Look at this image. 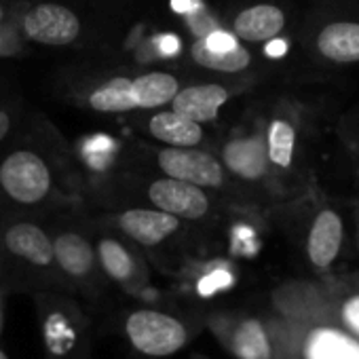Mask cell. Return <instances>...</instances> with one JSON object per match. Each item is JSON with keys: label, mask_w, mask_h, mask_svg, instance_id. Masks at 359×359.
Listing matches in <instances>:
<instances>
[{"label": "cell", "mask_w": 359, "mask_h": 359, "mask_svg": "<svg viewBox=\"0 0 359 359\" xmlns=\"http://www.w3.org/2000/svg\"><path fill=\"white\" fill-rule=\"evenodd\" d=\"M116 229L144 248H156L180 231V218L156 208H135L116 216Z\"/></svg>", "instance_id": "5bb4252c"}, {"label": "cell", "mask_w": 359, "mask_h": 359, "mask_svg": "<svg viewBox=\"0 0 359 359\" xmlns=\"http://www.w3.org/2000/svg\"><path fill=\"white\" fill-rule=\"evenodd\" d=\"M222 158L226 169L243 180H260L269 171L266 144L262 135L231 140L222 150Z\"/></svg>", "instance_id": "2e32d148"}, {"label": "cell", "mask_w": 359, "mask_h": 359, "mask_svg": "<svg viewBox=\"0 0 359 359\" xmlns=\"http://www.w3.org/2000/svg\"><path fill=\"white\" fill-rule=\"evenodd\" d=\"M148 199L156 210H163L180 220H201L210 214V197L205 191L184 180H154L148 187Z\"/></svg>", "instance_id": "30bf717a"}, {"label": "cell", "mask_w": 359, "mask_h": 359, "mask_svg": "<svg viewBox=\"0 0 359 359\" xmlns=\"http://www.w3.org/2000/svg\"><path fill=\"white\" fill-rule=\"evenodd\" d=\"M95 256L102 273L110 281L121 285L131 296L140 298L144 294V290L148 287V273L129 248H125L116 239L102 237L95 245Z\"/></svg>", "instance_id": "7c38bea8"}, {"label": "cell", "mask_w": 359, "mask_h": 359, "mask_svg": "<svg viewBox=\"0 0 359 359\" xmlns=\"http://www.w3.org/2000/svg\"><path fill=\"white\" fill-rule=\"evenodd\" d=\"M0 359H9V357H7V353H5L3 348H0Z\"/></svg>", "instance_id": "4dcf8cb0"}, {"label": "cell", "mask_w": 359, "mask_h": 359, "mask_svg": "<svg viewBox=\"0 0 359 359\" xmlns=\"http://www.w3.org/2000/svg\"><path fill=\"white\" fill-rule=\"evenodd\" d=\"M89 106L97 112H127L137 108L131 93V79H112L89 95Z\"/></svg>", "instance_id": "603a6c76"}, {"label": "cell", "mask_w": 359, "mask_h": 359, "mask_svg": "<svg viewBox=\"0 0 359 359\" xmlns=\"http://www.w3.org/2000/svg\"><path fill=\"white\" fill-rule=\"evenodd\" d=\"M180 91L177 79L167 72H148L131 81V93L137 108H161Z\"/></svg>", "instance_id": "ffe728a7"}, {"label": "cell", "mask_w": 359, "mask_h": 359, "mask_svg": "<svg viewBox=\"0 0 359 359\" xmlns=\"http://www.w3.org/2000/svg\"><path fill=\"white\" fill-rule=\"evenodd\" d=\"M317 51L336 64L359 62V24L334 22L327 24L317 36Z\"/></svg>", "instance_id": "ac0fdd59"}, {"label": "cell", "mask_w": 359, "mask_h": 359, "mask_svg": "<svg viewBox=\"0 0 359 359\" xmlns=\"http://www.w3.org/2000/svg\"><path fill=\"white\" fill-rule=\"evenodd\" d=\"M226 102H229L226 87L216 83H205L177 91L171 100V110L201 125L214 121Z\"/></svg>", "instance_id": "9a60e30c"}, {"label": "cell", "mask_w": 359, "mask_h": 359, "mask_svg": "<svg viewBox=\"0 0 359 359\" xmlns=\"http://www.w3.org/2000/svg\"><path fill=\"white\" fill-rule=\"evenodd\" d=\"M24 32L30 41L49 45V47H64L79 39L81 34V20L74 11L57 3H43L36 5L24 18Z\"/></svg>", "instance_id": "8fae6325"}, {"label": "cell", "mask_w": 359, "mask_h": 359, "mask_svg": "<svg viewBox=\"0 0 359 359\" xmlns=\"http://www.w3.org/2000/svg\"><path fill=\"white\" fill-rule=\"evenodd\" d=\"M205 330V315L175 313L156 306H140L125 313L121 334L144 357L161 359L187 348Z\"/></svg>", "instance_id": "7a4b0ae2"}, {"label": "cell", "mask_w": 359, "mask_h": 359, "mask_svg": "<svg viewBox=\"0 0 359 359\" xmlns=\"http://www.w3.org/2000/svg\"><path fill=\"white\" fill-rule=\"evenodd\" d=\"M3 245L18 262L26 264L34 275L60 281L62 275L53 256L51 237L32 222H15L3 235Z\"/></svg>", "instance_id": "ba28073f"}, {"label": "cell", "mask_w": 359, "mask_h": 359, "mask_svg": "<svg viewBox=\"0 0 359 359\" xmlns=\"http://www.w3.org/2000/svg\"><path fill=\"white\" fill-rule=\"evenodd\" d=\"M235 281H237V273L226 262H214L197 271V275L191 279L189 290L197 298L208 300V298L229 292L235 285Z\"/></svg>", "instance_id": "cb8c5ba5"}, {"label": "cell", "mask_w": 359, "mask_h": 359, "mask_svg": "<svg viewBox=\"0 0 359 359\" xmlns=\"http://www.w3.org/2000/svg\"><path fill=\"white\" fill-rule=\"evenodd\" d=\"M205 330L235 359H279L281 355L273 315L214 311L205 315Z\"/></svg>", "instance_id": "277c9868"}, {"label": "cell", "mask_w": 359, "mask_h": 359, "mask_svg": "<svg viewBox=\"0 0 359 359\" xmlns=\"http://www.w3.org/2000/svg\"><path fill=\"white\" fill-rule=\"evenodd\" d=\"M161 51H163L165 55H173V53L177 51V41H175L173 36H165V39L161 41Z\"/></svg>", "instance_id": "484cf974"}, {"label": "cell", "mask_w": 359, "mask_h": 359, "mask_svg": "<svg viewBox=\"0 0 359 359\" xmlns=\"http://www.w3.org/2000/svg\"><path fill=\"white\" fill-rule=\"evenodd\" d=\"M156 161L167 177L184 180L201 189H220L224 184V169L210 152L169 146L158 152Z\"/></svg>", "instance_id": "9c48e42d"}, {"label": "cell", "mask_w": 359, "mask_h": 359, "mask_svg": "<svg viewBox=\"0 0 359 359\" xmlns=\"http://www.w3.org/2000/svg\"><path fill=\"white\" fill-rule=\"evenodd\" d=\"M193 60L199 66H203L208 70H216V72H241L252 64V55L241 45H237L233 49L218 51V49H210L203 39L195 41Z\"/></svg>", "instance_id": "7402d4cb"}, {"label": "cell", "mask_w": 359, "mask_h": 359, "mask_svg": "<svg viewBox=\"0 0 359 359\" xmlns=\"http://www.w3.org/2000/svg\"><path fill=\"white\" fill-rule=\"evenodd\" d=\"M148 131L154 140L175 148H195L203 140V129L199 123L173 110L154 114L148 121Z\"/></svg>", "instance_id": "d6986e66"}, {"label": "cell", "mask_w": 359, "mask_h": 359, "mask_svg": "<svg viewBox=\"0 0 359 359\" xmlns=\"http://www.w3.org/2000/svg\"><path fill=\"white\" fill-rule=\"evenodd\" d=\"M279 359H359V338L302 304L271 298Z\"/></svg>", "instance_id": "6da1fadb"}, {"label": "cell", "mask_w": 359, "mask_h": 359, "mask_svg": "<svg viewBox=\"0 0 359 359\" xmlns=\"http://www.w3.org/2000/svg\"><path fill=\"white\" fill-rule=\"evenodd\" d=\"M53 241V256L62 279L68 285L76 287L89 298H97L102 294L100 283V262L95 256V248L85 239L81 233L64 231L55 235Z\"/></svg>", "instance_id": "8992f818"}, {"label": "cell", "mask_w": 359, "mask_h": 359, "mask_svg": "<svg viewBox=\"0 0 359 359\" xmlns=\"http://www.w3.org/2000/svg\"><path fill=\"white\" fill-rule=\"evenodd\" d=\"M9 127H11V118H9V114H7L5 110H0V142H3V137L7 135Z\"/></svg>", "instance_id": "4316f807"}, {"label": "cell", "mask_w": 359, "mask_h": 359, "mask_svg": "<svg viewBox=\"0 0 359 359\" xmlns=\"http://www.w3.org/2000/svg\"><path fill=\"white\" fill-rule=\"evenodd\" d=\"M296 142H298V133H296V125L290 118L277 116L269 123L266 129V156H269V165H273L279 171H287L294 163V152H296Z\"/></svg>", "instance_id": "44dd1931"}, {"label": "cell", "mask_w": 359, "mask_h": 359, "mask_svg": "<svg viewBox=\"0 0 359 359\" xmlns=\"http://www.w3.org/2000/svg\"><path fill=\"white\" fill-rule=\"evenodd\" d=\"M45 359H91V321L81 304L64 294H36Z\"/></svg>", "instance_id": "3957f363"}, {"label": "cell", "mask_w": 359, "mask_h": 359, "mask_svg": "<svg viewBox=\"0 0 359 359\" xmlns=\"http://www.w3.org/2000/svg\"><path fill=\"white\" fill-rule=\"evenodd\" d=\"M3 292H0V332H3Z\"/></svg>", "instance_id": "f1b7e54d"}, {"label": "cell", "mask_w": 359, "mask_h": 359, "mask_svg": "<svg viewBox=\"0 0 359 359\" xmlns=\"http://www.w3.org/2000/svg\"><path fill=\"white\" fill-rule=\"evenodd\" d=\"M191 359H212V357H208V355H201V353H193V355H191Z\"/></svg>", "instance_id": "f546056e"}, {"label": "cell", "mask_w": 359, "mask_h": 359, "mask_svg": "<svg viewBox=\"0 0 359 359\" xmlns=\"http://www.w3.org/2000/svg\"><path fill=\"white\" fill-rule=\"evenodd\" d=\"M173 9L175 11H189L191 9V0H173Z\"/></svg>", "instance_id": "83f0119b"}, {"label": "cell", "mask_w": 359, "mask_h": 359, "mask_svg": "<svg viewBox=\"0 0 359 359\" xmlns=\"http://www.w3.org/2000/svg\"><path fill=\"white\" fill-rule=\"evenodd\" d=\"M285 28V13L275 5H254L243 9L233 20V30L239 41L266 43L281 34Z\"/></svg>", "instance_id": "e0dca14e"}, {"label": "cell", "mask_w": 359, "mask_h": 359, "mask_svg": "<svg viewBox=\"0 0 359 359\" xmlns=\"http://www.w3.org/2000/svg\"><path fill=\"white\" fill-rule=\"evenodd\" d=\"M273 298L313 309L359 338V287L330 281H290L279 285Z\"/></svg>", "instance_id": "5b68a950"}, {"label": "cell", "mask_w": 359, "mask_h": 359, "mask_svg": "<svg viewBox=\"0 0 359 359\" xmlns=\"http://www.w3.org/2000/svg\"><path fill=\"white\" fill-rule=\"evenodd\" d=\"M0 187L15 203L36 205L51 191V171L36 152L18 150L0 165Z\"/></svg>", "instance_id": "52a82bcc"}, {"label": "cell", "mask_w": 359, "mask_h": 359, "mask_svg": "<svg viewBox=\"0 0 359 359\" xmlns=\"http://www.w3.org/2000/svg\"><path fill=\"white\" fill-rule=\"evenodd\" d=\"M203 41H205V45H208L210 49H218V51L233 49V47H237V45H239V43H237V39H235V36H231V34H226V32H210Z\"/></svg>", "instance_id": "d4e9b609"}, {"label": "cell", "mask_w": 359, "mask_h": 359, "mask_svg": "<svg viewBox=\"0 0 359 359\" xmlns=\"http://www.w3.org/2000/svg\"><path fill=\"white\" fill-rule=\"evenodd\" d=\"M342 243H344V222L338 216V212L334 210H321L311 226H309V235H306V258L311 262V266L319 273H327L340 252H342Z\"/></svg>", "instance_id": "4fadbf2b"}]
</instances>
